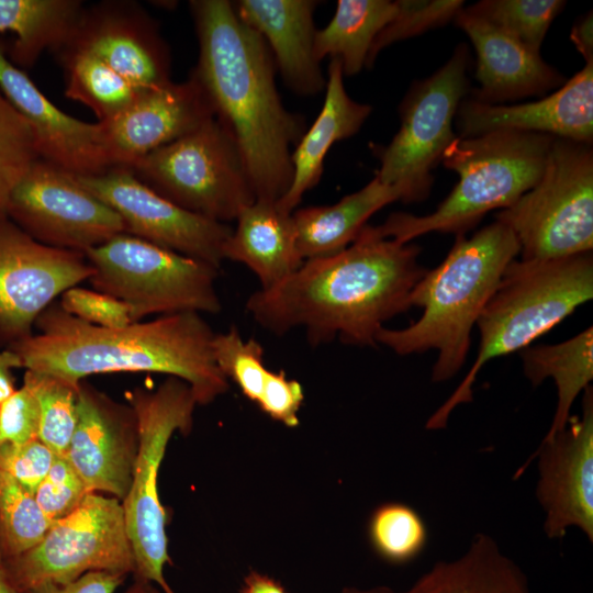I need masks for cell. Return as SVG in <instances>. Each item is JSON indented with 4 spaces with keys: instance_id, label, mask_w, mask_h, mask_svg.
<instances>
[{
    "instance_id": "1",
    "label": "cell",
    "mask_w": 593,
    "mask_h": 593,
    "mask_svg": "<svg viewBox=\"0 0 593 593\" xmlns=\"http://www.w3.org/2000/svg\"><path fill=\"white\" fill-rule=\"evenodd\" d=\"M421 248L402 244L366 224L342 251L306 259L280 283L254 292L246 309L267 331L283 335L304 327L312 346L334 340L377 346L383 323L405 313L426 273Z\"/></svg>"
},
{
    "instance_id": "2",
    "label": "cell",
    "mask_w": 593,
    "mask_h": 593,
    "mask_svg": "<svg viewBox=\"0 0 593 593\" xmlns=\"http://www.w3.org/2000/svg\"><path fill=\"white\" fill-rule=\"evenodd\" d=\"M190 9L199 42L191 76L234 138L256 199L278 201L292 181L291 148L304 134L302 119L282 104L271 53L231 1L193 0Z\"/></svg>"
},
{
    "instance_id": "3",
    "label": "cell",
    "mask_w": 593,
    "mask_h": 593,
    "mask_svg": "<svg viewBox=\"0 0 593 593\" xmlns=\"http://www.w3.org/2000/svg\"><path fill=\"white\" fill-rule=\"evenodd\" d=\"M35 326L38 334L9 347L25 370L51 373L74 384L93 374L164 373L187 382L198 404L203 405L228 389L213 355L215 333L198 312L104 328L79 320L54 302Z\"/></svg>"
},
{
    "instance_id": "4",
    "label": "cell",
    "mask_w": 593,
    "mask_h": 593,
    "mask_svg": "<svg viewBox=\"0 0 593 593\" xmlns=\"http://www.w3.org/2000/svg\"><path fill=\"white\" fill-rule=\"evenodd\" d=\"M519 250L514 233L497 221L469 238L457 235L446 258L410 295L411 306L423 309L421 317L401 329L381 327L377 344L401 356L436 350L432 381L451 379L466 361L474 324Z\"/></svg>"
},
{
    "instance_id": "5",
    "label": "cell",
    "mask_w": 593,
    "mask_h": 593,
    "mask_svg": "<svg viewBox=\"0 0 593 593\" xmlns=\"http://www.w3.org/2000/svg\"><path fill=\"white\" fill-rule=\"evenodd\" d=\"M553 136L499 130L457 136L441 161L459 179L426 215L396 212L378 225L380 234L406 244L430 232L465 234L486 213L506 209L539 180Z\"/></svg>"
},
{
    "instance_id": "6",
    "label": "cell",
    "mask_w": 593,
    "mask_h": 593,
    "mask_svg": "<svg viewBox=\"0 0 593 593\" xmlns=\"http://www.w3.org/2000/svg\"><path fill=\"white\" fill-rule=\"evenodd\" d=\"M593 298L592 253L549 260H513L481 312L479 351L467 376L426 423L445 428L451 412L472 401V387L490 360L521 351Z\"/></svg>"
},
{
    "instance_id": "7",
    "label": "cell",
    "mask_w": 593,
    "mask_h": 593,
    "mask_svg": "<svg viewBox=\"0 0 593 593\" xmlns=\"http://www.w3.org/2000/svg\"><path fill=\"white\" fill-rule=\"evenodd\" d=\"M126 398L136 417L138 438L132 483L122 502L134 573L156 583L164 593H175L164 575L170 559L157 481L168 441L176 432H190L198 402L189 384L176 377H168L155 391L136 388Z\"/></svg>"
},
{
    "instance_id": "8",
    "label": "cell",
    "mask_w": 593,
    "mask_h": 593,
    "mask_svg": "<svg viewBox=\"0 0 593 593\" xmlns=\"http://www.w3.org/2000/svg\"><path fill=\"white\" fill-rule=\"evenodd\" d=\"M591 145L555 137L537 183L496 214L517 238L522 260L592 253Z\"/></svg>"
},
{
    "instance_id": "9",
    "label": "cell",
    "mask_w": 593,
    "mask_h": 593,
    "mask_svg": "<svg viewBox=\"0 0 593 593\" xmlns=\"http://www.w3.org/2000/svg\"><path fill=\"white\" fill-rule=\"evenodd\" d=\"M85 256L94 290L124 302L133 322L152 314L198 312L216 314L221 301L217 268L121 233Z\"/></svg>"
},
{
    "instance_id": "10",
    "label": "cell",
    "mask_w": 593,
    "mask_h": 593,
    "mask_svg": "<svg viewBox=\"0 0 593 593\" xmlns=\"http://www.w3.org/2000/svg\"><path fill=\"white\" fill-rule=\"evenodd\" d=\"M130 169L176 205L221 223L236 220L256 200L240 152L215 116Z\"/></svg>"
},
{
    "instance_id": "11",
    "label": "cell",
    "mask_w": 593,
    "mask_h": 593,
    "mask_svg": "<svg viewBox=\"0 0 593 593\" xmlns=\"http://www.w3.org/2000/svg\"><path fill=\"white\" fill-rule=\"evenodd\" d=\"M0 564L19 592L45 583L67 584L94 571L134 572L123 505L91 492L55 521L34 547Z\"/></svg>"
},
{
    "instance_id": "12",
    "label": "cell",
    "mask_w": 593,
    "mask_h": 593,
    "mask_svg": "<svg viewBox=\"0 0 593 593\" xmlns=\"http://www.w3.org/2000/svg\"><path fill=\"white\" fill-rule=\"evenodd\" d=\"M468 66V48L459 45L443 67L412 87L400 107V130L378 153L376 177L398 187L401 201H422L430 193L432 171L457 137L452 122L469 89Z\"/></svg>"
},
{
    "instance_id": "13",
    "label": "cell",
    "mask_w": 593,
    "mask_h": 593,
    "mask_svg": "<svg viewBox=\"0 0 593 593\" xmlns=\"http://www.w3.org/2000/svg\"><path fill=\"white\" fill-rule=\"evenodd\" d=\"M7 215L35 240L82 254L126 233L120 215L75 175L43 159L12 191Z\"/></svg>"
},
{
    "instance_id": "14",
    "label": "cell",
    "mask_w": 593,
    "mask_h": 593,
    "mask_svg": "<svg viewBox=\"0 0 593 593\" xmlns=\"http://www.w3.org/2000/svg\"><path fill=\"white\" fill-rule=\"evenodd\" d=\"M85 254L46 246L9 219L0 221V334L12 343L32 335L57 296L89 280Z\"/></svg>"
},
{
    "instance_id": "15",
    "label": "cell",
    "mask_w": 593,
    "mask_h": 593,
    "mask_svg": "<svg viewBox=\"0 0 593 593\" xmlns=\"http://www.w3.org/2000/svg\"><path fill=\"white\" fill-rule=\"evenodd\" d=\"M77 180L122 219L125 232L217 269L232 233L226 223L189 212L143 183L131 169L113 167Z\"/></svg>"
},
{
    "instance_id": "16",
    "label": "cell",
    "mask_w": 593,
    "mask_h": 593,
    "mask_svg": "<svg viewBox=\"0 0 593 593\" xmlns=\"http://www.w3.org/2000/svg\"><path fill=\"white\" fill-rule=\"evenodd\" d=\"M537 457L536 496L545 513L544 530L551 539L569 528L593 541V390L583 391L582 414L570 416L566 427L548 439L516 472L519 477Z\"/></svg>"
},
{
    "instance_id": "17",
    "label": "cell",
    "mask_w": 593,
    "mask_h": 593,
    "mask_svg": "<svg viewBox=\"0 0 593 593\" xmlns=\"http://www.w3.org/2000/svg\"><path fill=\"white\" fill-rule=\"evenodd\" d=\"M60 47L94 56L138 90L171 81L169 51L154 21L135 2L83 7Z\"/></svg>"
},
{
    "instance_id": "18",
    "label": "cell",
    "mask_w": 593,
    "mask_h": 593,
    "mask_svg": "<svg viewBox=\"0 0 593 593\" xmlns=\"http://www.w3.org/2000/svg\"><path fill=\"white\" fill-rule=\"evenodd\" d=\"M137 440L131 405L116 403L81 381L76 426L65 457L89 492H107L123 502L132 483Z\"/></svg>"
},
{
    "instance_id": "19",
    "label": "cell",
    "mask_w": 593,
    "mask_h": 593,
    "mask_svg": "<svg viewBox=\"0 0 593 593\" xmlns=\"http://www.w3.org/2000/svg\"><path fill=\"white\" fill-rule=\"evenodd\" d=\"M214 118L200 83L192 77L143 90L124 110L98 122L113 167L131 168L153 150Z\"/></svg>"
},
{
    "instance_id": "20",
    "label": "cell",
    "mask_w": 593,
    "mask_h": 593,
    "mask_svg": "<svg viewBox=\"0 0 593 593\" xmlns=\"http://www.w3.org/2000/svg\"><path fill=\"white\" fill-rule=\"evenodd\" d=\"M0 89L31 125L40 158L75 176L112 168L100 124L72 118L55 107L8 57L0 43Z\"/></svg>"
},
{
    "instance_id": "21",
    "label": "cell",
    "mask_w": 593,
    "mask_h": 593,
    "mask_svg": "<svg viewBox=\"0 0 593 593\" xmlns=\"http://www.w3.org/2000/svg\"><path fill=\"white\" fill-rule=\"evenodd\" d=\"M456 115L460 137L515 130L592 144L593 61L538 101L505 105L465 100Z\"/></svg>"
},
{
    "instance_id": "22",
    "label": "cell",
    "mask_w": 593,
    "mask_h": 593,
    "mask_svg": "<svg viewBox=\"0 0 593 593\" xmlns=\"http://www.w3.org/2000/svg\"><path fill=\"white\" fill-rule=\"evenodd\" d=\"M454 20L477 53L475 79L480 87L474 100L499 104L539 96L566 82L539 53L532 52L465 7Z\"/></svg>"
},
{
    "instance_id": "23",
    "label": "cell",
    "mask_w": 593,
    "mask_h": 593,
    "mask_svg": "<svg viewBox=\"0 0 593 593\" xmlns=\"http://www.w3.org/2000/svg\"><path fill=\"white\" fill-rule=\"evenodd\" d=\"M313 0H239V20L266 42L286 85L301 96H314L326 86L314 57Z\"/></svg>"
},
{
    "instance_id": "24",
    "label": "cell",
    "mask_w": 593,
    "mask_h": 593,
    "mask_svg": "<svg viewBox=\"0 0 593 593\" xmlns=\"http://www.w3.org/2000/svg\"><path fill=\"white\" fill-rule=\"evenodd\" d=\"M235 221L236 227L223 246V258L250 269L260 289L280 283L303 264L292 213L283 211L277 201L256 199Z\"/></svg>"
},
{
    "instance_id": "25",
    "label": "cell",
    "mask_w": 593,
    "mask_h": 593,
    "mask_svg": "<svg viewBox=\"0 0 593 593\" xmlns=\"http://www.w3.org/2000/svg\"><path fill=\"white\" fill-rule=\"evenodd\" d=\"M371 111L369 104L348 96L342 64L337 58H331L323 107L292 152V181L287 193L277 201L283 211L292 213L296 210L304 193L320 181L329 148L336 142L355 135Z\"/></svg>"
},
{
    "instance_id": "26",
    "label": "cell",
    "mask_w": 593,
    "mask_h": 593,
    "mask_svg": "<svg viewBox=\"0 0 593 593\" xmlns=\"http://www.w3.org/2000/svg\"><path fill=\"white\" fill-rule=\"evenodd\" d=\"M398 200L399 188L374 176L363 188L334 204L294 210L292 219L301 257L306 260L342 251L356 239L372 214Z\"/></svg>"
},
{
    "instance_id": "27",
    "label": "cell",
    "mask_w": 593,
    "mask_h": 593,
    "mask_svg": "<svg viewBox=\"0 0 593 593\" xmlns=\"http://www.w3.org/2000/svg\"><path fill=\"white\" fill-rule=\"evenodd\" d=\"M402 593H530L519 567L485 534L474 536L467 551L438 561Z\"/></svg>"
},
{
    "instance_id": "28",
    "label": "cell",
    "mask_w": 593,
    "mask_h": 593,
    "mask_svg": "<svg viewBox=\"0 0 593 593\" xmlns=\"http://www.w3.org/2000/svg\"><path fill=\"white\" fill-rule=\"evenodd\" d=\"M519 355L524 373L534 385L548 378L556 383L558 402L552 423L544 437L548 439L566 427L573 402L593 379L592 326L556 345L528 346Z\"/></svg>"
},
{
    "instance_id": "29",
    "label": "cell",
    "mask_w": 593,
    "mask_h": 593,
    "mask_svg": "<svg viewBox=\"0 0 593 593\" xmlns=\"http://www.w3.org/2000/svg\"><path fill=\"white\" fill-rule=\"evenodd\" d=\"M82 9L78 0H0V33L15 34L9 59L27 68L44 51H57Z\"/></svg>"
},
{
    "instance_id": "30",
    "label": "cell",
    "mask_w": 593,
    "mask_h": 593,
    "mask_svg": "<svg viewBox=\"0 0 593 593\" xmlns=\"http://www.w3.org/2000/svg\"><path fill=\"white\" fill-rule=\"evenodd\" d=\"M389 0H338L329 23L314 35V57L329 56L342 64L344 76L357 75L366 65L372 43L395 13Z\"/></svg>"
},
{
    "instance_id": "31",
    "label": "cell",
    "mask_w": 593,
    "mask_h": 593,
    "mask_svg": "<svg viewBox=\"0 0 593 593\" xmlns=\"http://www.w3.org/2000/svg\"><path fill=\"white\" fill-rule=\"evenodd\" d=\"M56 52L65 69L66 96L89 107L98 122L120 113L143 91L86 52L69 47Z\"/></svg>"
},
{
    "instance_id": "32",
    "label": "cell",
    "mask_w": 593,
    "mask_h": 593,
    "mask_svg": "<svg viewBox=\"0 0 593 593\" xmlns=\"http://www.w3.org/2000/svg\"><path fill=\"white\" fill-rule=\"evenodd\" d=\"M25 384L40 407L38 439L55 455L65 456L77 421L79 384L57 376L25 370Z\"/></svg>"
},
{
    "instance_id": "33",
    "label": "cell",
    "mask_w": 593,
    "mask_h": 593,
    "mask_svg": "<svg viewBox=\"0 0 593 593\" xmlns=\"http://www.w3.org/2000/svg\"><path fill=\"white\" fill-rule=\"evenodd\" d=\"M54 522L33 493L0 471V557H16L34 547Z\"/></svg>"
},
{
    "instance_id": "34",
    "label": "cell",
    "mask_w": 593,
    "mask_h": 593,
    "mask_svg": "<svg viewBox=\"0 0 593 593\" xmlns=\"http://www.w3.org/2000/svg\"><path fill=\"white\" fill-rule=\"evenodd\" d=\"M564 4L561 0H483L466 9L539 53L548 29Z\"/></svg>"
},
{
    "instance_id": "35",
    "label": "cell",
    "mask_w": 593,
    "mask_h": 593,
    "mask_svg": "<svg viewBox=\"0 0 593 593\" xmlns=\"http://www.w3.org/2000/svg\"><path fill=\"white\" fill-rule=\"evenodd\" d=\"M423 517L403 503H385L376 508L369 523V538L376 552L392 563L416 558L427 544Z\"/></svg>"
},
{
    "instance_id": "36",
    "label": "cell",
    "mask_w": 593,
    "mask_h": 593,
    "mask_svg": "<svg viewBox=\"0 0 593 593\" xmlns=\"http://www.w3.org/2000/svg\"><path fill=\"white\" fill-rule=\"evenodd\" d=\"M38 159L31 125L0 89V221L8 219L12 191Z\"/></svg>"
},
{
    "instance_id": "37",
    "label": "cell",
    "mask_w": 593,
    "mask_h": 593,
    "mask_svg": "<svg viewBox=\"0 0 593 593\" xmlns=\"http://www.w3.org/2000/svg\"><path fill=\"white\" fill-rule=\"evenodd\" d=\"M212 349L215 362L226 379L233 380L242 393L257 403L271 372L264 362V347L255 338L243 339L238 328L214 335Z\"/></svg>"
},
{
    "instance_id": "38",
    "label": "cell",
    "mask_w": 593,
    "mask_h": 593,
    "mask_svg": "<svg viewBox=\"0 0 593 593\" xmlns=\"http://www.w3.org/2000/svg\"><path fill=\"white\" fill-rule=\"evenodd\" d=\"M391 21L379 32L369 52L366 67L372 66L387 46L454 20L463 8L461 0H398Z\"/></svg>"
},
{
    "instance_id": "39",
    "label": "cell",
    "mask_w": 593,
    "mask_h": 593,
    "mask_svg": "<svg viewBox=\"0 0 593 593\" xmlns=\"http://www.w3.org/2000/svg\"><path fill=\"white\" fill-rule=\"evenodd\" d=\"M89 490L65 456H55L34 496L44 514L53 522L75 511Z\"/></svg>"
},
{
    "instance_id": "40",
    "label": "cell",
    "mask_w": 593,
    "mask_h": 593,
    "mask_svg": "<svg viewBox=\"0 0 593 593\" xmlns=\"http://www.w3.org/2000/svg\"><path fill=\"white\" fill-rule=\"evenodd\" d=\"M59 304L69 314L99 327L120 328L134 323L124 302L94 289L70 288L61 294Z\"/></svg>"
},
{
    "instance_id": "41",
    "label": "cell",
    "mask_w": 593,
    "mask_h": 593,
    "mask_svg": "<svg viewBox=\"0 0 593 593\" xmlns=\"http://www.w3.org/2000/svg\"><path fill=\"white\" fill-rule=\"evenodd\" d=\"M55 456L40 439L22 445H0V471L34 494Z\"/></svg>"
},
{
    "instance_id": "42",
    "label": "cell",
    "mask_w": 593,
    "mask_h": 593,
    "mask_svg": "<svg viewBox=\"0 0 593 593\" xmlns=\"http://www.w3.org/2000/svg\"><path fill=\"white\" fill-rule=\"evenodd\" d=\"M40 407L34 393L23 384L0 404V445H22L38 439Z\"/></svg>"
},
{
    "instance_id": "43",
    "label": "cell",
    "mask_w": 593,
    "mask_h": 593,
    "mask_svg": "<svg viewBox=\"0 0 593 593\" xmlns=\"http://www.w3.org/2000/svg\"><path fill=\"white\" fill-rule=\"evenodd\" d=\"M303 400L301 384L280 370L270 372L257 404L271 418L295 427L299 425L298 413Z\"/></svg>"
},
{
    "instance_id": "44",
    "label": "cell",
    "mask_w": 593,
    "mask_h": 593,
    "mask_svg": "<svg viewBox=\"0 0 593 593\" xmlns=\"http://www.w3.org/2000/svg\"><path fill=\"white\" fill-rule=\"evenodd\" d=\"M125 577L122 573L94 571L67 584L45 583L20 593H114Z\"/></svg>"
},
{
    "instance_id": "45",
    "label": "cell",
    "mask_w": 593,
    "mask_h": 593,
    "mask_svg": "<svg viewBox=\"0 0 593 593\" xmlns=\"http://www.w3.org/2000/svg\"><path fill=\"white\" fill-rule=\"evenodd\" d=\"M15 368H23L20 357L10 348L0 351V404L16 390L12 374Z\"/></svg>"
},
{
    "instance_id": "46",
    "label": "cell",
    "mask_w": 593,
    "mask_h": 593,
    "mask_svg": "<svg viewBox=\"0 0 593 593\" xmlns=\"http://www.w3.org/2000/svg\"><path fill=\"white\" fill-rule=\"evenodd\" d=\"M570 38L579 53L584 57L585 63L593 61V16L588 13L578 21L571 31Z\"/></svg>"
},
{
    "instance_id": "47",
    "label": "cell",
    "mask_w": 593,
    "mask_h": 593,
    "mask_svg": "<svg viewBox=\"0 0 593 593\" xmlns=\"http://www.w3.org/2000/svg\"><path fill=\"white\" fill-rule=\"evenodd\" d=\"M240 593H287L284 588L275 579L250 571L244 579Z\"/></svg>"
},
{
    "instance_id": "48",
    "label": "cell",
    "mask_w": 593,
    "mask_h": 593,
    "mask_svg": "<svg viewBox=\"0 0 593 593\" xmlns=\"http://www.w3.org/2000/svg\"><path fill=\"white\" fill-rule=\"evenodd\" d=\"M125 593H160V591L153 586L152 582L137 579Z\"/></svg>"
},
{
    "instance_id": "49",
    "label": "cell",
    "mask_w": 593,
    "mask_h": 593,
    "mask_svg": "<svg viewBox=\"0 0 593 593\" xmlns=\"http://www.w3.org/2000/svg\"><path fill=\"white\" fill-rule=\"evenodd\" d=\"M340 593H402L395 592L388 586H374L370 589L345 588Z\"/></svg>"
},
{
    "instance_id": "50",
    "label": "cell",
    "mask_w": 593,
    "mask_h": 593,
    "mask_svg": "<svg viewBox=\"0 0 593 593\" xmlns=\"http://www.w3.org/2000/svg\"><path fill=\"white\" fill-rule=\"evenodd\" d=\"M0 593H20L10 579L8 578L5 571L0 564Z\"/></svg>"
},
{
    "instance_id": "51",
    "label": "cell",
    "mask_w": 593,
    "mask_h": 593,
    "mask_svg": "<svg viewBox=\"0 0 593 593\" xmlns=\"http://www.w3.org/2000/svg\"><path fill=\"white\" fill-rule=\"evenodd\" d=\"M0 563H1V557H0Z\"/></svg>"
}]
</instances>
